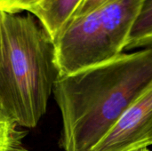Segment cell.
I'll list each match as a JSON object with an SVG mask.
<instances>
[{
    "mask_svg": "<svg viewBox=\"0 0 152 151\" xmlns=\"http://www.w3.org/2000/svg\"><path fill=\"white\" fill-rule=\"evenodd\" d=\"M152 146V85L123 114L92 151H140Z\"/></svg>",
    "mask_w": 152,
    "mask_h": 151,
    "instance_id": "4",
    "label": "cell"
},
{
    "mask_svg": "<svg viewBox=\"0 0 152 151\" xmlns=\"http://www.w3.org/2000/svg\"><path fill=\"white\" fill-rule=\"evenodd\" d=\"M143 0H116L75 16L53 40L60 76L109 61L124 53Z\"/></svg>",
    "mask_w": 152,
    "mask_h": 151,
    "instance_id": "3",
    "label": "cell"
},
{
    "mask_svg": "<svg viewBox=\"0 0 152 151\" xmlns=\"http://www.w3.org/2000/svg\"><path fill=\"white\" fill-rule=\"evenodd\" d=\"M113 1H116V0H84L79 5V7L77 8V10L75 12L72 18L75 16L86 14L90 12H93Z\"/></svg>",
    "mask_w": 152,
    "mask_h": 151,
    "instance_id": "9",
    "label": "cell"
},
{
    "mask_svg": "<svg viewBox=\"0 0 152 151\" xmlns=\"http://www.w3.org/2000/svg\"><path fill=\"white\" fill-rule=\"evenodd\" d=\"M0 59H1V26H0Z\"/></svg>",
    "mask_w": 152,
    "mask_h": 151,
    "instance_id": "10",
    "label": "cell"
},
{
    "mask_svg": "<svg viewBox=\"0 0 152 151\" xmlns=\"http://www.w3.org/2000/svg\"><path fill=\"white\" fill-rule=\"evenodd\" d=\"M152 85V47L60 76L53 94L62 118L64 151H92Z\"/></svg>",
    "mask_w": 152,
    "mask_h": 151,
    "instance_id": "1",
    "label": "cell"
},
{
    "mask_svg": "<svg viewBox=\"0 0 152 151\" xmlns=\"http://www.w3.org/2000/svg\"><path fill=\"white\" fill-rule=\"evenodd\" d=\"M140 151H151L150 149H143V150H141Z\"/></svg>",
    "mask_w": 152,
    "mask_h": 151,
    "instance_id": "11",
    "label": "cell"
},
{
    "mask_svg": "<svg viewBox=\"0 0 152 151\" xmlns=\"http://www.w3.org/2000/svg\"><path fill=\"white\" fill-rule=\"evenodd\" d=\"M152 47V0H143L125 51Z\"/></svg>",
    "mask_w": 152,
    "mask_h": 151,
    "instance_id": "6",
    "label": "cell"
},
{
    "mask_svg": "<svg viewBox=\"0 0 152 151\" xmlns=\"http://www.w3.org/2000/svg\"><path fill=\"white\" fill-rule=\"evenodd\" d=\"M44 0H0V11L17 12H29Z\"/></svg>",
    "mask_w": 152,
    "mask_h": 151,
    "instance_id": "8",
    "label": "cell"
},
{
    "mask_svg": "<svg viewBox=\"0 0 152 151\" xmlns=\"http://www.w3.org/2000/svg\"><path fill=\"white\" fill-rule=\"evenodd\" d=\"M1 109L19 125L37 126L59 72L53 40L30 12L0 11Z\"/></svg>",
    "mask_w": 152,
    "mask_h": 151,
    "instance_id": "2",
    "label": "cell"
},
{
    "mask_svg": "<svg viewBox=\"0 0 152 151\" xmlns=\"http://www.w3.org/2000/svg\"><path fill=\"white\" fill-rule=\"evenodd\" d=\"M151 151H152V150H151Z\"/></svg>",
    "mask_w": 152,
    "mask_h": 151,
    "instance_id": "13",
    "label": "cell"
},
{
    "mask_svg": "<svg viewBox=\"0 0 152 151\" xmlns=\"http://www.w3.org/2000/svg\"><path fill=\"white\" fill-rule=\"evenodd\" d=\"M18 126L0 109V151H27L22 143L25 132L19 130Z\"/></svg>",
    "mask_w": 152,
    "mask_h": 151,
    "instance_id": "7",
    "label": "cell"
},
{
    "mask_svg": "<svg viewBox=\"0 0 152 151\" xmlns=\"http://www.w3.org/2000/svg\"><path fill=\"white\" fill-rule=\"evenodd\" d=\"M0 109H1V101H0Z\"/></svg>",
    "mask_w": 152,
    "mask_h": 151,
    "instance_id": "12",
    "label": "cell"
},
{
    "mask_svg": "<svg viewBox=\"0 0 152 151\" xmlns=\"http://www.w3.org/2000/svg\"><path fill=\"white\" fill-rule=\"evenodd\" d=\"M83 1L44 0L29 12L39 20L52 39L54 40Z\"/></svg>",
    "mask_w": 152,
    "mask_h": 151,
    "instance_id": "5",
    "label": "cell"
}]
</instances>
